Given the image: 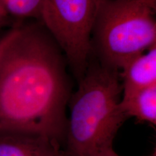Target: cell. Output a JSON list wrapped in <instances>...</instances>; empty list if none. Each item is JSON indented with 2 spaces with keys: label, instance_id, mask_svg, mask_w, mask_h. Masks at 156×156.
Returning a JSON list of instances; mask_svg holds the SVG:
<instances>
[{
  "label": "cell",
  "instance_id": "obj_1",
  "mask_svg": "<svg viewBox=\"0 0 156 156\" xmlns=\"http://www.w3.org/2000/svg\"><path fill=\"white\" fill-rule=\"evenodd\" d=\"M71 95L56 41L42 24H20L0 60V135L41 136L61 145Z\"/></svg>",
  "mask_w": 156,
  "mask_h": 156
},
{
  "label": "cell",
  "instance_id": "obj_2",
  "mask_svg": "<svg viewBox=\"0 0 156 156\" xmlns=\"http://www.w3.org/2000/svg\"><path fill=\"white\" fill-rule=\"evenodd\" d=\"M68 102L65 136L70 156H99L113 148L118 130L127 119L120 108L122 86L118 71L89 63Z\"/></svg>",
  "mask_w": 156,
  "mask_h": 156
},
{
  "label": "cell",
  "instance_id": "obj_3",
  "mask_svg": "<svg viewBox=\"0 0 156 156\" xmlns=\"http://www.w3.org/2000/svg\"><path fill=\"white\" fill-rule=\"evenodd\" d=\"M156 0H104L92 36L101 64L118 71L156 45Z\"/></svg>",
  "mask_w": 156,
  "mask_h": 156
},
{
  "label": "cell",
  "instance_id": "obj_4",
  "mask_svg": "<svg viewBox=\"0 0 156 156\" xmlns=\"http://www.w3.org/2000/svg\"><path fill=\"white\" fill-rule=\"evenodd\" d=\"M104 1L45 0L41 21L64 53L78 82L89 63L92 32Z\"/></svg>",
  "mask_w": 156,
  "mask_h": 156
},
{
  "label": "cell",
  "instance_id": "obj_5",
  "mask_svg": "<svg viewBox=\"0 0 156 156\" xmlns=\"http://www.w3.org/2000/svg\"><path fill=\"white\" fill-rule=\"evenodd\" d=\"M120 69L123 97L156 84V45L129 60Z\"/></svg>",
  "mask_w": 156,
  "mask_h": 156
},
{
  "label": "cell",
  "instance_id": "obj_6",
  "mask_svg": "<svg viewBox=\"0 0 156 156\" xmlns=\"http://www.w3.org/2000/svg\"><path fill=\"white\" fill-rule=\"evenodd\" d=\"M60 145L44 136L0 135V156H58Z\"/></svg>",
  "mask_w": 156,
  "mask_h": 156
},
{
  "label": "cell",
  "instance_id": "obj_7",
  "mask_svg": "<svg viewBox=\"0 0 156 156\" xmlns=\"http://www.w3.org/2000/svg\"><path fill=\"white\" fill-rule=\"evenodd\" d=\"M119 105L127 119L134 117L139 122L156 126V84L123 97Z\"/></svg>",
  "mask_w": 156,
  "mask_h": 156
},
{
  "label": "cell",
  "instance_id": "obj_8",
  "mask_svg": "<svg viewBox=\"0 0 156 156\" xmlns=\"http://www.w3.org/2000/svg\"><path fill=\"white\" fill-rule=\"evenodd\" d=\"M45 0H0V6L7 16L41 20Z\"/></svg>",
  "mask_w": 156,
  "mask_h": 156
},
{
  "label": "cell",
  "instance_id": "obj_9",
  "mask_svg": "<svg viewBox=\"0 0 156 156\" xmlns=\"http://www.w3.org/2000/svg\"><path fill=\"white\" fill-rule=\"evenodd\" d=\"M20 23L15 25L8 33L0 38V60L8 46L10 44L12 40L15 38L18 33Z\"/></svg>",
  "mask_w": 156,
  "mask_h": 156
},
{
  "label": "cell",
  "instance_id": "obj_10",
  "mask_svg": "<svg viewBox=\"0 0 156 156\" xmlns=\"http://www.w3.org/2000/svg\"><path fill=\"white\" fill-rule=\"evenodd\" d=\"M119 156L118 154H117V153L114 151L113 150V149L112 148V149H109V150H108V151H105L104 153H102L101 154L100 156ZM152 156H156V154H154V155H153Z\"/></svg>",
  "mask_w": 156,
  "mask_h": 156
},
{
  "label": "cell",
  "instance_id": "obj_11",
  "mask_svg": "<svg viewBox=\"0 0 156 156\" xmlns=\"http://www.w3.org/2000/svg\"><path fill=\"white\" fill-rule=\"evenodd\" d=\"M7 17V15H6L3 12L0 11V28L5 24Z\"/></svg>",
  "mask_w": 156,
  "mask_h": 156
},
{
  "label": "cell",
  "instance_id": "obj_12",
  "mask_svg": "<svg viewBox=\"0 0 156 156\" xmlns=\"http://www.w3.org/2000/svg\"><path fill=\"white\" fill-rule=\"evenodd\" d=\"M58 156H70L67 154V153L65 151H62L60 154Z\"/></svg>",
  "mask_w": 156,
  "mask_h": 156
},
{
  "label": "cell",
  "instance_id": "obj_13",
  "mask_svg": "<svg viewBox=\"0 0 156 156\" xmlns=\"http://www.w3.org/2000/svg\"><path fill=\"white\" fill-rule=\"evenodd\" d=\"M0 11H1L3 12H4H4L3 11V10H2V8H1V6H0ZM5 15H6V14H5Z\"/></svg>",
  "mask_w": 156,
  "mask_h": 156
}]
</instances>
